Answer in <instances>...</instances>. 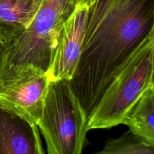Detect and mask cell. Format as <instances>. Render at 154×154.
<instances>
[{"instance_id": "obj_9", "label": "cell", "mask_w": 154, "mask_h": 154, "mask_svg": "<svg viewBox=\"0 0 154 154\" xmlns=\"http://www.w3.org/2000/svg\"><path fill=\"white\" fill-rule=\"evenodd\" d=\"M154 85L149 87L125 115L122 124L146 144L154 147Z\"/></svg>"}, {"instance_id": "obj_7", "label": "cell", "mask_w": 154, "mask_h": 154, "mask_svg": "<svg viewBox=\"0 0 154 154\" xmlns=\"http://www.w3.org/2000/svg\"><path fill=\"white\" fill-rule=\"evenodd\" d=\"M0 154H45L37 124L2 105Z\"/></svg>"}, {"instance_id": "obj_3", "label": "cell", "mask_w": 154, "mask_h": 154, "mask_svg": "<svg viewBox=\"0 0 154 154\" xmlns=\"http://www.w3.org/2000/svg\"><path fill=\"white\" fill-rule=\"evenodd\" d=\"M88 115L70 81H49L37 126L47 154H82L87 144Z\"/></svg>"}, {"instance_id": "obj_8", "label": "cell", "mask_w": 154, "mask_h": 154, "mask_svg": "<svg viewBox=\"0 0 154 154\" xmlns=\"http://www.w3.org/2000/svg\"><path fill=\"white\" fill-rule=\"evenodd\" d=\"M42 0H0V42L10 45L32 23Z\"/></svg>"}, {"instance_id": "obj_12", "label": "cell", "mask_w": 154, "mask_h": 154, "mask_svg": "<svg viewBox=\"0 0 154 154\" xmlns=\"http://www.w3.org/2000/svg\"><path fill=\"white\" fill-rule=\"evenodd\" d=\"M96 1V0H72V5L75 8L78 7V6H84V7L89 8Z\"/></svg>"}, {"instance_id": "obj_10", "label": "cell", "mask_w": 154, "mask_h": 154, "mask_svg": "<svg viewBox=\"0 0 154 154\" xmlns=\"http://www.w3.org/2000/svg\"><path fill=\"white\" fill-rule=\"evenodd\" d=\"M91 154H154V147L128 131L119 138L108 139L102 150Z\"/></svg>"}, {"instance_id": "obj_2", "label": "cell", "mask_w": 154, "mask_h": 154, "mask_svg": "<svg viewBox=\"0 0 154 154\" xmlns=\"http://www.w3.org/2000/svg\"><path fill=\"white\" fill-rule=\"evenodd\" d=\"M154 32L132 54L106 87L88 116V130L109 129L122 124L140 96L153 86Z\"/></svg>"}, {"instance_id": "obj_5", "label": "cell", "mask_w": 154, "mask_h": 154, "mask_svg": "<svg viewBox=\"0 0 154 154\" xmlns=\"http://www.w3.org/2000/svg\"><path fill=\"white\" fill-rule=\"evenodd\" d=\"M49 79L32 66H7L0 76V105L37 124L42 116Z\"/></svg>"}, {"instance_id": "obj_1", "label": "cell", "mask_w": 154, "mask_h": 154, "mask_svg": "<svg viewBox=\"0 0 154 154\" xmlns=\"http://www.w3.org/2000/svg\"><path fill=\"white\" fill-rule=\"evenodd\" d=\"M154 32V0H96L71 80L87 115L141 44Z\"/></svg>"}, {"instance_id": "obj_11", "label": "cell", "mask_w": 154, "mask_h": 154, "mask_svg": "<svg viewBox=\"0 0 154 154\" xmlns=\"http://www.w3.org/2000/svg\"><path fill=\"white\" fill-rule=\"evenodd\" d=\"M9 45L0 42V76L7 63Z\"/></svg>"}, {"instance_id": "obj_6", "label": "cell", "mask_w": 154, "mask_h": 154, "mask_svg": "<svg viewBox=\"0 0 154 154\" xmlns=\"http://www.w3.org/2000/svg\"><path fill=\"white\" fill-rule=\"evenodd\" d=\"M87 14V7H75L63 24L47 72L49 81L73 78L82 51Z\"/></svg>"}, {"instance_id": "obj_4", "label": "cell", "mask_w": 154, "mask_h": 154, "mask_svg": "<svg viewBox=\"0 0 154 154\" xmlns=\"http://www.w3.org/2000/svg\"><path fill=\"white\" fill-rule=\"evenodd\" d=\"M72 0H42L28 28L8 47L7 66H32L47 72Z\"/></svg>"}]
</instances>
